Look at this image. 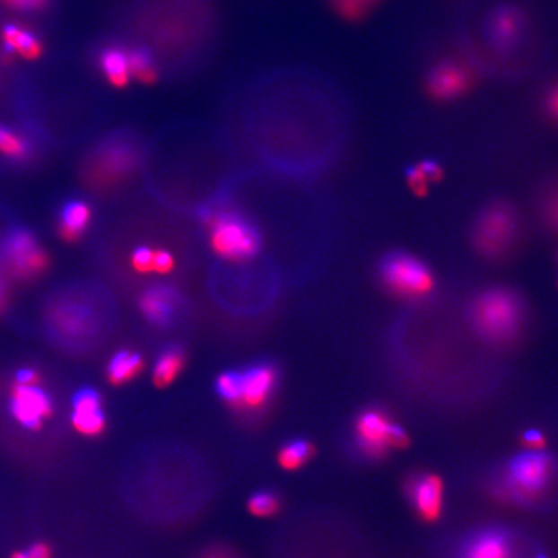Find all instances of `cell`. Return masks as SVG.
<instances>
[{"instance_id": "35", "label": "cell", "mask_w": 558, "mask_h": 558, "mask_svg": "<svg viewBox=\"0 0 558 558\" xmlns=\"http://www.w3.org/2000/svg\"><path fill=\"white\" fill-rule=\"evenodd\" d=\"M545 210H547V219L549 224L554 226V228L558 229V193L556 196H552V198L549 199L547 208H545Z\"/></svg>"}, {"instance_id": "17", "label": "cell", "mask_w": 558, "mask_h": 558, "mask_svg": "<svg viewBox=\"0 0 558 558\" xmlns=\"http://www.w3.org/2000/svg\"><path fill=\"white\" fill-rule=\"evenodd\" d=\"M3 40H4L7 54L19 52L28 60H34L42 55V43L38 39L37 35L20 26L12 25V23L5 25L3 28Z\"/></svg>"}, {"instance_id": "4", "label": "cell", "mask_w": 558, "mask_h": 558, "mask_svg": "<svg viewBox=\"0 0 558 558\" xmlns=\"http://www.w3.org/2000/svg\"><path fill=\"white\" fill-rule=\"evenodd\" d=\"M355 439L361 450L371 458L384 457L390 449H404L410 443L404 428L378 408L363 411L355 420Z\"/></svg>"}, {"instance_id": "10", "label": "cell", "mask_w": 558, "mask_h": 558, "mask_svg": "<svg viewBox=\"0 0 558 558\" xmlns=\"http://www.w3.org/2000/svg\"><path fill=\"white\" fill-rule=\"evenodd\" d=\"M472 76L460 65L442 63L427 76L425 91L437 101H452L468 92Z\"/></svg>"}, {"instance_id": "37", "label": "cell", "mask_w": 558, "mask_h": 558, "mask_svg": "<svg viewBox=\"0 0 558 558\" xmlns=\"http://www.w3.org/2000/svg\"><path fill=\"white\" fill-rule=\"evenodd\" d=\"M536 558H547V557H545V556H539V557H536Z\"/></svg>"}, {"instance_id": "3", "label": "cell", "mask_w": 558, "mask_h": 558, "mask_svg": "<svg viewBox=\"0 0 558 558\" xmlns=\"http://www.w3.org/2000/svg\"><path fill=\"white\" fill-rule=\"evenodd\" d=\"M519 233V217L512 207L499 204L486 208L473 229V245L484 257H499L504 255Z\"/></svg>"}, {"instance_id": "11", "label": "cell", "mask_w": 558, "mask_h": 558, "mask_svg": "<svg viewBox=\"0 0 558 558\" xmlns=\"http://www.w3.org/2000/svg\"><path fill=\"white\" fill-rule=\"evenodd\" d=\"M72 423L75 431L83 436L95 437L104 432L107 419L99 392L84 388L76 393L73 398Z\"/></svg>"}, {"instance_id": "27", "label": "cell", "mask_w": 558, "mask_h": 558, "mask_svg": "<svg viewBox=\"0 0 558 558\" xmlns=\"http://www.w3.org/2000/svg\"><path fill=\"white\" fill-rule=\"evenodd\" d=\"M240 374L238 372H225L217 379V392L220 397L228 404L236 405L240 402Z\"/></svg>"}, {"instance_id": "7", "label": "cell", "mask_w": 558, "mask_h": 558, "mask_svg": "<svg viewBox=\"0 0 558 558\" xmlns=\"http://www.w3.org/2000/svg\"><path fill=\"white\" fill-rule=\"evenodd\" d=\"M4 251L12 269L20 277H35L48 268V255L26 229H14L12 231L5 240Z\"/></svg>"}, {"instance_id": "23", "label": "cell", "mask_w": 558, "mask_h": 558, "mask_svg": "<svg viewBox=\"0 0 558 558\" xmlns=\"http://www.w3.org/2000/svg\"><path fill=\"white\" fill-rule=\"evenodd\" d=\"M313 455L311 443L304 440H293L282 446L278 452V463L286 471H298L310 462Z\"/></svg>"}, {"instance_id": "19", "label": "cell", "mask_w": 558, "mask_h": 558, "mask_svg": "<svg viewBox=\"0 0 558 558\" xmlns=\"http://www.w3.org/2000/svg\"><path fill=\"white\" fill-rule=\"evenodd\" d=\"M144 361L137 353L122 351L114 355L108 366V379L114 386L129 383L141 374Z\"/></svg>"}, {"instance_id": "24", "label": "cell", "mask_w": 558, "mask_h": 558, "mask_svg": "<svg viewBox=\"0 0 558 558\" xmlns=\"http://www.w3.org/2000/svg\"><path fill=\"white\" fill-rule=\"evenodd\" d=\"M330 7L346 22H361L380 0H327Z\"/></svg>"}, {"instance_id": "36", "label": "cell", "mask_w": 558, "mask_h": 558, "mask_svg": "<svg viewBox=\"0 0 558 558\" xmlns=\"http://www.w3.org/2000/svg\"><path fill=\"white\" fill-rule=\"evenodd\" d=\"M3 301H4V296H3V291L0 289V307H2Z\"/></svg>"}, {"instance_id": "33", "label": "cell", "mask_w": 558, "mask_h": 558, "mask_svg": "<svg viewBox=\"0 0 558 558\" xmlns=\"http://www.w3.org/2000/svg\"><path fill=\"white\" fill-rule=\"evenodd\" d=\"M40 380V376L34 369H22L17 372L16 381L20 386H35Z\"/></svg>"}, {"instance_id": "12", "label": "cell", "mask_w": 558, "mask_h": 558, "mask_svg": "<svg viewBox=\"0 0 558 558\" xmlns=\"http://www.w3.org/2000/svg\"><path fill=\"white\" fill-rule=\"evenodd\" d=\"M240 380L238 406L255 410L268 401L270 393L275 389L277 374L273 367L260 365L240 374Z\"/></svg>"}, {"instance_id": "25", "label": "cell", "mask_w": 558, "mask_h": 558, "mask_svg": "<svg viewBox=\"0 0 558 558\" xmlns=\"http://www.w3.org/2000/svg\"><path fill=\"white\" fill-rule=\"evenodd\" d=\"M248 512L258 519H268L277 515L281 510L278 496L270 492H258L248 499Z\"/></svg>"}, {"instance_id": "32", "label": "cell", "mask_w": 558, "mask_h": 558, "mask_svg": "<svg viewBox=\"0 0 558 558\" xmlns=\"http://www.w3.org/2000/svg\"><path fill=\"white\" fill-rule=\"evenodd\" d=\"M2 2L17 11H39L46 7L49 0H2Z\"/></svg>"}, {"instance_id": "8", "label": "cell", "mask_w": 558, "mask_h": 558, "mask_svg": "<svg viewBox=\"0 0 558 558\" xmlns=\"http://www.w3.org/2000/svg\"><path fill=\"white\" fill-rule=\"evenodd\" d=\"M11 414L19 424L29 431L42 428L44 420L51 416L52 401L46 392L35 386L16 384L12 389Z\"/></svg>"}, {"instance_id": "15", "label": "cell", "mask_w": 558, "mask_h": 558, "mask_svg": "<svg viewBox=\"0 0 558 558\" xmlns=\"http://www.w3.org/2000/svg\"><path fill=\"white\" fill-rule=\"evenodd\" d=\"M140 308L149 321L157 323V325H166L175 313V292L166 287L148 290L141 296Z\"/></svg>"}, {"instance_id": "31", "label": "cell", "mask_w": 558, "mask_h": 558, "mask_svg": "<svg viewBox=\"0 0 558 558\" xmlns=\"http://www.w3.org/2000/svg\"><path fill=\"white\" fill-rule=\"evenodd\" d=\"M522 443L527 446V450H543L545 446V437L542 432L537 430H530L522 434Z\"/></svg>"}, {"instance_id": "5", "label": "cell", "mask_w": 558, "mask_h": 558, "mask_svg": "<svg viewBox=\"0 0 558 558\" xmlns=\"http://www.w3.org/2000/svg\"><path fill=\"white\" fill-rule=\"evenodd\" d=\"M554 473L551 457L542 450L517 455L507 466V487L517 498H536L547 489Z\"/></svg>"}, {"instance_id": "30", "label": "cell", "mask_w": 558, "mask_h": 558, "mask_svg": "<svg viewBox=\"0 0 558 558\" xmlns=\"http://www.w3.org/2000/svg\"><path fill=\"white\" fill-rule=\"evenodd\" d=\"M12 558H52V552L44 543H35L25 551L16 552Z\"/></svg>"}, {"instance_id": "14", "label": "cell", "mask_w": 558, "mask_h": 558, "mask_svg": "<svg viewBox=\"0 0 558 558\" xmlns=\"http://www.w3.org/2000/svg\"><path fill=\"white\" fill-rule=\"evenodd\" d=\"M521 12L515 8H499L490 19V34L496 47L501 49H510L515 46L519 31L522 28Z\"/></svg>"}, {"instance_id": "1", "label": "cell", "mask_w": 558, "mask_h": 558, "mask_svg": "<svg viewBox=\"0 0 558 558\" xmlns=\"http://www.w3.org/2000/svg\"><path fill=\"white\" fill-rule=\"evenodd\" d=\"M471 318L475 331L484 339L507 342L519 330L524 307L513 291L487 290L473 302Z\"/></svg>"}, {"instance_id": "16", "label": "cell", "mask_w": 558, "mask_h": 558, "mask_svg": "<svg viewBox=\"0 0 558 558\" xmlns=\"http://www.w3.org/2000/svg\"><path fill=\"white\" fill-rule=\"evenodd\" d=\"M128 58L132 79L143 84L157 83L161 76L160 65L149 47L145 44L129 47Z\"/></svg>"}, {"instance_id": "13", "label": "cell", "mask_w": 558, "mask_h": 558, "mask_svg": "<svg viewBox=\"0 0 558 558\" xmlns=\"http://www.w3.org/2000/svg\"><path fill=\"white\" fill-rule=\"evenodd\" d=\"M128 48L123 43L111 42L105 44L97 52V65L111 86L125 88L131 83Z\"/></svg>"}, {"instance_id": "21", "label": "cell", "mask_w": 558, "mask_h": 558, "mask_svg": "<svg viewBox=\"0 0 558 558\" xmlns=\"http://www.w3.org/2000/svg\"><path fill=\"white\" fill-rule=\"evenodd\" d=\"M185 357L183 351L178 348L169 349L158 358L157 365L153 372V380L160 388L171 386L173 381L183 371Z\"/></svg>"}, {"instance_id": "28", "label": "cell", "mask_w": 558, "mask_h": 558, "mask_svg": "<svg viewBox=\"0 0 558 558\" xmlns=\"http://www.w3.org/2000/svg\"><path fill=\"white\" fill-rule=\"evenodd\" d=\"M153 263H154V249L140 248L132 255V266L139 273L153 272Z\"/></svg>"}, {"instance_id": "20", "label": "cell", "mask_w": 558, "mask_h": 558, "mask_svg": "<svg viewBox=\"0 0 558 558\" xmlns=\"http://www.w3.org/2000/svg\"><path fill=\"white\" fill-rule=\"evenodd\" d=\"M466 558H510L507 536L499 531H487L472 543Z\"/></svg>"}, {"instance_id": "2", "label": "cell", "mask_w": 558, "mask_h": 558, "mask_svg": "<svg viewBox=\"0 0 558 558\" xmlns=\"http://www.w3.org/2000/svg\"><path fill=\"white\" fill-rule=\"evenodd\" d=\"M383 286L402 299H423L436 287L432 270L413 255L396 252L384 258L380 266Z\"/></svg>"}, {"instance_id": "6", "label": "cell", "mask_w": 558, "mask_h": 558, "mask_svg": "<svg viewBox=\"0 0 558 558\" xmlns=\"http://www.w3.org/2000/svg\"><path fill=\"white\" fill-rule=\"evenodd\" d=\"M211 226V246L219 257L229 260H243L254 257L258 249L257 231L231 216L208 217Z\"/></svg>"}, {"instance_id": "22", "label": "cell", "mask_w": 558, "mask_h": 558, "mask_svg": "<svg viewBox=\"0 0 558 558\" xmlns=\"http://www.w3.org/2000/svg\"><path fill=\"white\" fill-rule=\"evenodd\" d=\"M443 171L434 161H425L408 170L407 184L416 196H427L431 184L442 180Z\"/></svg>"}, {"instance_id": "34", "label": "cell", "mask_w": 558, "mask_h": 558, "mask_svg": "<svg viewBox=\"0 0 558 558\" xmlns=\"http://www.w3.org/2000/svg\"><path fill=\"white\" fill-rule=\"evenodd\" d=\"M545 105H547L549 116L558 122V84L549 91Z\"/></svg>"}, {"instance_id": "29", "label": "cell", "mask_w": 558, "mask_h": 558, "mask_svg": "<svg viewBox=\"0 0 558 558\" xmlns=\"http://www.w3.org/2000/svg\"><path fill=\"white\" fill-rule=\"evenodd\" d=\"M173 266H175V260H173L171 254L163 251V249H155L153 272L158 273V275H167V273L171 272Z\"/></svg>"}, {"instance_id": "26", "label": "cell", "mask_w": 558, "mask_h": 558, "mask_svg": "<svg viewBox=\"0 0 558 558\" xmlns=\"http://www.w3.org/2000/svg\"><path fill=\"white\" fill-rule=\"evenodd\" d=\"M0 153L13 160H22L29 154V145L16 132L0 125Z\"/></svg>"}, {"instance_id": "9", "label": "cell", "mask_w": 558, "mask_h": 558, "mask_svg": "<svg viewBox=\"0 0 558 558\" xmlns=\"http://www.w3.org/2000/svg\"><path fill=\"white\" fill-rule=\"evenodd\" d=\"M406 490L416 513L424 521L439 519L443 505V483L439 475L433 473L414 475L408 481Z\"/></svg>"}, {"instance_id": "18", "label": "cell", "mask_w": 558, "mask_h": 558, "mask_svg": "<svg viewBox=\"0 0 558 558\" xmlns=\"http://www.w3.org/2000/svg\"><path fill=\"white\" fill-rule=\"evenodd\" d=\"M92 211L84 202H70L63 208L60 217V233L65 240L74 242L86 231Z\"/></svg>"}]
</instances>
